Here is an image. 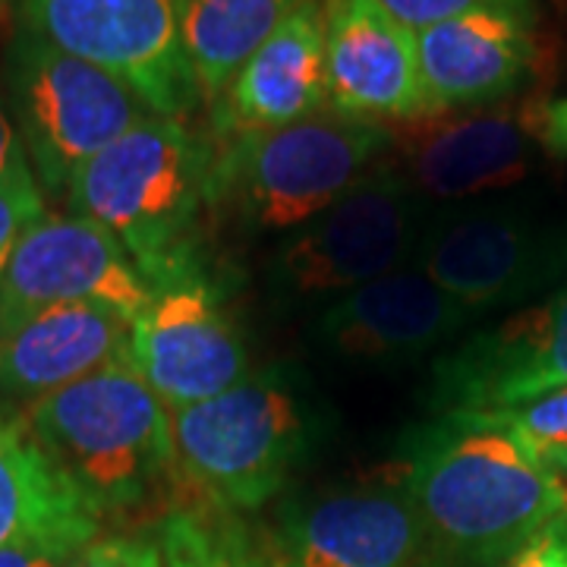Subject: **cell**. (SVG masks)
I'll return each mask as SVG.
<instances>
[{
	"label": "cell",
	"instance_id": "obj_1",
	"mask_svg": "<svg viewBox=\"0 0 567 567\" xmlns=\"http://www.w3.org/2000/svg\"><path fill=\"white\" fill-rule=\"evenodd\" d=\"M401 483L451 565L498 567L567 511L565 480L533 447L476 413L406 435Z\"/></svg>",
	"mask_w": 567,
	"mask_h": 567
},
{
	"label": "cell",
	"instance_id": "obj_2",
	"mask_svg": "<svg viewBox=\"0 0 567 567\" xmlns=\"http://www.w3.org/2000/svg\"><path fill=\"white\" fill-rule=\"evenodd\" d=\"M215 148L183 121L145 117L80 167L66 199L73 215L102 224L145 281L196 262L189 230L212 203Z\"/></svg>",
	"mask_w": 567,
	"mask_h": 567
},
{
	"label": "cell",
	"instance_id": "obj_3",
	"mask_svg": "<svg viewBox=\"0 0 567 567\" xmlns=\"http://www.w3.org/2000/svg\"><path fill=\"white\" fill-rule=\"evenodd\" d=\"M177 464L227 511H256L324 439V410L290 365H268L203 404L171 413Z\"/></svg>",
	"mask_w": 567,
	"mask_h": 567
},
{
	"label": "cell",
	"instance_id": "obj_4",
	"mask_svg": "<svg viewBox=\"0 0 567 567\" xmlns=\"http://www.w3.org/2000/svg\"><path fill=\"white\" fill-rule=\"evenodd\" d=\"M22 423L99 514L142 502L177 461L171 410L130 357L32 401Z\"/></svg>",
	"mask_w": 567,
	"mask_h": 567
},
{
	"label": "cell",
	"instance_id": "obj_5",
	"mask_svg": "<svg viewBox=\"0 0 567 567\" xmlns=\"http://www.w3.org/2000/svg\"><path fill=\"white\" fill-rule=\"evenodd\" d=\"M388 145V126L334 111L244 133L215 152L212 203L230 205L256 230H297L338 203Z\"/></svg>",
	"mask_w": 567,
	"mask_h": 567
},
{
	"label": "cell",
	"instance_id": "obj_6",
	"mask_svg": "<svg viewBox=\"0 0 567 567\" xmlns=\"http://www.w3.org/2000/svg\"><path fill=\"white\" fill-rule=\"evenodd\" d=\"M7 85L32 174L54 196L70 193L82 164L152 117L133 89L54 48L29 25L10 44Z\"/></svg>",
	"mask_w": 567,
	"mask_h": 567
},
{
	"label": "cell",
	"instance_id": "obj_7",
	"mask_svg": "<svg viewBox=\"0 0 567 567\" xmlns=\"http://www.w3.org/2000/svg\"><path fill=\"white\" fill-rule=\"evenodd\" d=\"M410 268L480 316L565 275L567 227L502 199L435 205L425 208Z\"/></svg>",
	"mask_w": 567,
	"mask_h": 567
},
{
	"label": "cell",
	"instance_id": "obj_8",
	"mask_svg": "<svg viewBox=\"0 0 567 567\" xmlns=\"http://www.w3.org/2000/svg\"><path fill=\"white\" fill-rule=\"evenodd\" d=\"M425 203L398 164H372L322 215L297 227L275 256L271 281L290 300L341 297L406 268Z\"/></svg>",
	"mask_w": 567,
	"mask_h": 567
},
{
	"label": "cell",
	"instance_id": "obj_9",
	"mask_svg": "<svg viewBox=\"0 0 567 567\" xmlns=\"http://www.w3.org/2000/svg\"><path fill=\"white\" fill-rule=\"evenodd\" d=\"M25 25L99 66L167 121H186L203 85L186 58L174 0H22Z\"/></svg>",
	"mask_w": 567,
	"mask_h": 567
},
{
	"label": "cell",
	"instance_id": "obj_10",
	"mask_svg": "<svg viewBox=\"0 0 567 567\" xmlns=\"http://www.w3.org/2000/svg\"><path fill=\"white\" fill-rule=\"evenodd\" d=\"M130 360L167 410H183L246 379L249 353L218 287L193 262L152 287L133 322Z\"/></svg>",
	"mask_w": 567,
	"mask_h": 567
},
{
	"label": "cell",
	"instance_id": "obj_11",
	"mask_svg": "<svg viewBox=\"0 0 567 567\" xmlns=\"http://www.w3.org/2000/svg\"><path fill=\"white\" fill-rule=\"evenodd\" d=\"M543 104L445 111L401 123V174L435 205L488 199L527 181L543 148Z\"/></svg>",
	"mask_w": 567,
	"mask_h": 567
},
{
	"label": "cell",
	"instance_id": "obj_12",
	"mask_svg": "<svg viewBox=\"0 0 567 567\" xmlns=\"http://www.w3.org/2000/svg\"><path fill=\"white\" fill-rule=\"evenodd\" d=\"M567 388V284L546 303L476 331L432 369L435 416L507 413Z\"/></svg>",
	"mask_w": 567,
	"mask_h": 567
},
{
	"label": "cell",
	"instance_id": "obj_13",
	"mask_svg": "<svg viewBox=\"0 0 567 567\" xmlns=\"http://www.w3.org/2000/svg\"><path fill=\"white\" fill-rule=\"evenodd\" d=\"M152 300L121 240L82 215H44L22 234L0 281V322L41 306H107L136 322Z\"/></svg>",
	"mask_w": 567,
	"mask_h": 567
},
{
	"label": "cell",
	"instance_id": "obj_14",
	"mask_svg": "<svg viewBox=\"0 0 567 567\" xmlns=\"http://www.w3.org/2000/svg\"><path fill=\"white\" fill-rule=\"evenodd\" d=\"M278 543L293 567H432L439 558L404 483L290 498Z\"/></svg>",
	"mask_w": 567,
	"mask_h": 567
},
{
	"label": "cell",
	"instance_id": "obj_15",
	"mask_svg": "<svg viewBox=\"0 0 567 567\" xmlns=\"http://www.w3.org/2000/svg\"><path fill=\"white\" fill-rule=\"evenodd\" d=\"M328 111L365 123L439 114L429 99L416 32L379 0H324Z\"/></svg>",
	"mask_w": 567,
	"mask_h": 567
},
{
	"label": "cell",
	"instance_id": "obj_16",
	"mask_svg": "<svg viewBox=\"0 0 567 567\" xmlns=\"http://www.w3.org/2000/svg\"><path fill=\"white\" fill-rule=\"evenodd\" d=\"M476 316L416 268L334 297L312 324V338L334 360L363 369H404L445 347Z\"/></svg>",
	"mask_w": 567,
	"mask_h": 567
},
{
	"label": "cell",
	"instance_id": "obj_17",
	"mask_svg": "<svg viewBox=\"0 0 567 567\" xmlns=\"http://www.w3.org/2000/svg\"><path fill=\"white\" fill-rule=\"evenodd\" d=\"M416 54L439 114L492 107L527 82L536 61L527 0H495L425 25Z\"/></svg>",
	"mask_w": 567,
	"mask_h": 567
},
{
	"label": "cell",
	"instance_id": "obj_18",
	"mask_svg": "<svg viewBox=\"0 0 567 567\" xmlns=\"http://www.w3.org/2000/svg\"><path fill=\"white\" fill-rule=\"evenodd\" d=\"M328 107L324 3L306 0L256 48L212 102L221 140L309 121Z\"/></svg>",
	"mask_w": 567,
	"mask_h": 567
},
{
	"label": "cell",
	"instance_id": "obj_19",
	"mask_svg": "<svg viewBox=\"0 0 567 567\" xmlns=\"http://www.w3.org/2000/svg\"><path fill=\"white\" fill-rule=\"evenodd\" d=\"M133 322L92 303L41 306L0 322V398L39 401L130 357Z\"/></svg>",
	"mask_w": 567,
	"mask_h": 567
},
{
	"label": "cell",
	"instance_id": "obj_20",
	"mask_svg": "<svg viewBox=\"0 0 567 567\" xmlns=\"http://www.w3.org/2000/svg\"><path fill=\"white\" fill-rule=\"evenodd\" d=\"M102 514L39 445L29 425L0 413V546L66 543L85 548Z\"/></svg>",
	"mask_w": 567,
	"mask_h": 567
},
{
	"label": "cell",
	"instance_id": "obj_21",
	"mask_svg": "<svg viewBox=\"0 0 567 567\" xmlns=\"http://www.w3.org/2000/svg\"><path fill=\"white\" fill-rule=\"evenodd\" d=\"M183 48L203 95L215 102L237 70L306 0H174Z\"/></svg>",
	"mask_w": 567,
	"mask_h": 567
},
{
	"label": "cell",
	"instance_id": "obj_22",
	"mask_svg": "<svg viewBox=\"0 0 567 567\" xmlns=\"http://www.w3.org/2000/svg\"><path fill=\"white\" fill-rule=\"evenodd\" d=\"M162 567H268L227 529L189 511H174L158 527Z\"/></svg>",
	"mask_w": 567,
	"mask_h": 567
},
{
	"label": "cell",
	"instance_id": "obj_23",
	"mask_svg": "<svg viewBox=\"0 0 567 567\" xmlns=\"http://www.w3.org/2000/svg\"><path fill=\"white\" fill-rule=\"evenodd\" d=\"M44 215H48L44 196L32 174V164H25L13 177L0 183V281H3L13 249L20 246L22 234Z\"/></svg>",
	"mask_w": 567,
	"mask_h": 567
},
{
	"label": "cell",
	"instance_id": "obj_24",
	"mask_svg": "<svg viewBox=\"0 0 567 567\" xmlns=\"http://www.w3.org/2000/svg\"><path fill=\"white\" fill-rule=\"evenodd\" d=\"M486 416L492 423L505 425L507 432H514L517 439H524L533 451H543L551 445H565L567 442V388L548 394L543 401L507 413H476Z\"/></svg>",
	"mask_w": 567,
	"mask_h": 567
},
{
	"label": "cell",
	"instance_id": "obj_25",
	"mask_svg": "<svg viewBox=\"0 0 567 567\" xmlns=\"http://www.w3.org/2000/svg\"><path fill=\"white\" fill-rule=\"evenodd\" d=\"M70 567H162V548L158 539L111 536L89 543Z\"/></svg>",
	"mask_w": 567,
	"mask_h": 567
},
{
	"label": "cell",
	"instance_id": "obj_26",
	"mask_svg": "<svg viewBox=\"0 0 567 567\" xmlns=\"http://www.w3.org/2000/svg\"><path fill=\"white\" fill-rule=\"evenodd\" d=\"M498 567H567V511L548 520L539 533H533Z\"/></svg>",
	"mask_w": 567,
	"mask_h": 567
},
{
	"label": "cell",
	"instance_id": "obj_27",
	"mask_svg": "<svg viewBox=\"0 0 567 567\" xmlns=\"http://www.w3.org/2000/svg\"><path fill=\"white\" fill-rule=\"evenodd\" d=\"M379 3L385 7L391 17H398L413 32H420L425 25L451 20L457 13L486 7V3H495V0H379Z\"/></svg>",
	"mask_w": 567,
	"mask_h": 567
},
{
	"label": "cell",
	"instance_id": "obj_28",
	"mask_svg": "<svg viewBox=\"0 0 567 567\" xmlns=\"http://www.w3.org/2000/svg\"><path fill=\"white\" fill-rule=\"evenodd\" d=\"M80 551L66 543H13L0 546V567H70Z\"/></svg>",
	"mask_w": 567,
	"mask_h": 567
},
{
	"label": "cell",
	"instance_id": "obj_29",
	"mask_svg": "<svg viewBox=\"0 0 567 567\" xmlns=\"http://www.w3.org/2000/svg\"><path fill=\"white\" fill-rule=\"evenodd\" d=\"M25 164H29V158H25L20 133H17V123L10 121L7 107L0 102V183L13 177Z\"/></svg>",
	"mask_w": 567,
	"mask_h": 567
},
{
	"label": "cell",
	"instance_id": "obj_30",
	"mask_svg": "<svg viewBox=\"0 0 567 567\" xmlns=\"http://www.w3.org/2000/svg\"><path fill=\"white\" fill-rule=\"evenodd\" d=\"M543 148L548 155H561L567 158V99L543 104Z\"/></svg>",
	"mask_w": 567,
	"mask_h": 567
},
{
	"label": "cell",
	"instance_id": "obj_31",
	"mask_svg": "<svg viewBox=\"0 0 567 567\" xmlns=\"http://www.w3.org/2000/svg\"><path fill=\"white\" fill-rule=\"evenodd\" d=\"M543 461H546L561 480H565V486H567V442L565 445H551V447H543V451H536Z\"/></svg>",
	"mask_w": 567,
	"mask_h": 567
},
{
	"label": "cell",
	"instance_id": "obj_32",
	"mask_svg": "<svg viewBox=\"0 0 567 567\" xmlns=\"http://www.w3.org/2000/svg\"><path fill=\"white\" fill-rule=\"evenodd\" d=\"M268 567H293V565H287V561H281V565H268Z\"/></svg>",
	"mask_w": 567,
	"mask_h": 567
}]
</instances>
